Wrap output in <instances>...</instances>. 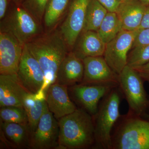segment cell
<instances>
[{
    "instance_id": "27",
    "label": "cell",
    "mask_w": 149,
    "mask_h": 149,
    "mask_svg": "<svg viewBox=\"0 0 149 149\" xmlns=\"http://www.w3.org/2000/svg\"><path fill=\"white\" fill-rule=\"evenodd\" d=\"M149 44V28L140 29L136 37L132 47L133 48Z\"/></svg>"
},
{
    "instance_id": "13",
    "label": "cell",
    "mask_w": 149,
    "mask_h": 149,
    "mask_svg": "<svg viewBox=\"0 0 149 149\" xmlns=\"http://www.w3.org/2000/svg\"><path fill=\"white\" fill-rule=\"evenodd\" d=\"M84 76L82 82L85 84H118V75L107 63L103 56L88 57L83 59Z\"/></svg>"
},
{
    "instance_id": "26",
    "label": "cell",
    "mask_w": 149,
    "mask_h": 149,
    "mask_svg": "<svg viewBox=\"0 0 149 149\" xmlns=\"http://www.w3.org/2000/svg\"><path fill=\"white\" fill-rule=\"evenodd\" d=\"M49 1V0H25L21 6L39 23L42 24Z\"/></svg>"
},
{
    "instance_id": "17",
    "label": "cell",
    "mask_w": 149,
    "mask_h": 149,
    "mask_svg": "<svg viewBox=\"0 0 149 149\" xmlns=\"http://www.w3.org/2000/svg\"><path fill=\"white\" fill-rule=\"evenodd\" d=\"M31 136L28 125L1 121V139L8 147L30 148Z\"/></svg>"
},
{
    "instance_id": "10",
    "label": "cell",
    "mask_w": 149,
    "mask_h": 149,
    "mask_svg": "<svg viewBox=\"0 0 149 149\" xmlns=\"http://www.w3.org/2000/svg\"><path fill=\"white\" fill-rule=\"evenodd\" d=\"M59 137L58 120L46 105L35 131L32 133L30 148L57 149Z\"/></svg>"
},
{
    "instance_id": "5",
    "label": "cell",
    "mask_w": 149,
    "mask_h": 149,
    "mask_svg": "<svg viewBox=\"0 0 149 149\" xmlns=\"http://www.w3.org/2000/svg\"><path fill=\"white\" fill-rule=\"evenodd\" d=\"M1 20L0 31L10 33L24 45L42 34L41 24L21 5L15 4Z\"/></svg>"
},
{
    "instance_id": "24",
    "label": "cell",
    "mask_w": 149,
    "mask_h": 149,
    "mask_svg": "<svg viewBox=\"0 0 149 149\" xmlns=\"http://www.w3.org/2000/svg\"><path fill=\"white\" fill-rule=\"evenodd\" d=\"M0 118L1 121L3 122L28 125L27 113L23 107L6 106L1 107Z\"/></svg>"
},
{
    "instance_id": "3",
    "label": "cell",
    "mask_w": 149,
    "mask_h": 149,
    "mask_svg": "<svg viewBox=\"0 0 149 149\" xmlns=\"http://www.w3.org/2000/svg\"><path fill=\"white\" fill-rule=\"evenodd\" d=\"M111 149H149V119L121 115L112 130Z\"/></svg>"
},
{
    "instance_id": "31",
    "label": "cell",
    "mask_w": 149,
    "mask_h": 149,
    "mask_svg": "<svg viewBox=\"0 0 149 149\" xmlns=\"http://www.w3.org/2000/svg\"><path fill=\"white\" fill-rule=\"evenodd\" d=\"M8 0H0V19L1 20L5 16L7 13Z\"/></svg>"
},
{
    "instance_id": "23",
    "label": "cell",
    "mask_w": 149,
    "mask_h": 149,
    "mask_svg": "<svg viewBox=\"0 0 149 149\" xmlns=\"http://www.w3.org/2000/svg\"><path fill=\"white\" fill-rule=\"evenodd\" d=\"M70 1L49 0L43 19L46 27L52 29L55 27L68 8Z\"/></svg>"
},
{
    "instance_id": "15",
    "label": "cell",
    "mask_w": 149,
    "mask_h": 149,
    "mask_svg": "<svg viewBox=\"0 0 149 149\" xmlns=\"http://www.w3.org/2000/svg\"><path fill=\"white\" fill-rule=\"evenodd\" d=\"M20 83L17 74H0V107H23V101L29 93Z\"/></svg>"
},
{
    "instance_id": "21",
    "label": "cell",
    "mask_w": 149,
    "mask_h": 149,
    "mask_svg": "<svg viewBox=\"0 0 149 149\" xmlns=\"http://www.w3.org/2000/svg\"><path fill=\"white\" fill-rule=\"evenodd\" d=\"M108 12L107 9L97 0H90L87 8L83 32H97Z\"/></svg>"
},
{
    "instance_id": "16",
    "label": "cell",
    "mask_w": 149,
    "mask_h": 149,
    "mask_svg": "<svg viewBox=\"0 0 149 149\" xmlns=\"http://www.w3.org/2000/svg\"><path fill=\"white\" fill-rule=\"evenodd\" d=\"M84 73L83 60L70 51L60 65L56 83L70 87L81 83Z\"/></svg>"
},
{
    "instance_id": "14",
    "label": "cell",
    "mask_w": 149,
    "mask_h": 149,
    "mask_svg": "<svg viewBox=\"0 0 149 149\" xmlns=\"http://www.w3.org/2000/svg\"><path fill=\"white\" fill-rule=\"evenodd\" d=\"M45 100L49 109L57 120L74 112L77 109L70 100L68 87L55 83L46 92Z\"/></svg>"
},
{
    "instance_id": "36",
    "label": "cell",
    "mask_w": 149,
    "mask_h": 149,
    "mask_svg": "<svg viewBox=\"0 0 149 149\" xmlns=\"http://www.w3.org/2000/svg\"><path fill=\"white\" fill-rule=\"evenodd\" d=\"M149 108H149H148V109Z\"/></svg>"
},
{
    "instance_id": "6",
    "label": "cell",
    "mask_w": 149,
    "mask_h": 149,
    "mask_svg": "<svg viewBox=\"0 0 149 149\" xmlns=\"http://www.w3.org/2000/svg\"><path fill=\"white\" fill-rule=\"evenodd\" d=\"M144 81L133 68L127 65L118 75V86L128 103V112L142 116L149 107Z\"/></svg>"
},
{
    "instance_id": "29",
    "label": "cell",
    "mask_w": 149,
    "mask_h": 149,
    "mask_svg": "<svg viewBox=\"0 0 149 149\" xmlns=\"http://www.w3.org/2000/svg\"><path fill=\"white\" fill-rule=\"evenodd\" d=\"M133 68L139 73L144 81L149 83V62Z\"/></svg>"
},
{
    "instance_id": "19",
    "label": "cell",
    "mask_w": 149,
    "mask_h": 149,
    "mask_svg": "<svg viewBox=\"0 0 149 149\" xmlns=\"http://www.w3.org/2000/svg\"><path fill=\"white\" fill-rule=\"evenodd\" d=\"M76 47L71 51L79 58L83 60L88 57L103 56L106 44L99 37L97 32H83Z\"/></svg>"
},
{
    "instance_id": "32",
    "label": "cell",
    "mask_w": 149,
    "mask_h": 149,
    "mask_svg": "<svg viewBox=\"0 0 149 149\" xmlns=\"http://www.w3.org/2000/svg\"><path fill=\"white\" fill-rule=\"evenodd\" d=\"M16 5H21L25 0H10Z\"/></svg>"
},
{
    "instance_id": "11",
    "label": "cell",
    "mask_w": 149,
    "mask_h": 149,
    "mask_svg": "<svg viewBox=\"0 0 149 149\" xmlns=\"http://www.w3.org/2000/svg\"><path fill=\"white\" fill-rule=\"evenodd\" d=\"M17 74L20 83L28 92L36 94L42 91L45 83L44 72L25 45Z\"/></svg>"
},
{
    "instance_id": "12",
    "label": "cell",
    "mask_w": 149,
    "mask_h": 149,
    "mask_svg": "<svg viewBox=\"0 0 149 149\" xmlns=\"http://www.w3.org/2000/svg\"><path fill=\"white\" fill-rule=\"evenodd\" d=\"M24 46L13 35L0 31V74L17 73Z\"/></svg>"
},
{
    "instance_id": "22",
    "label": "cell",
    "mask_w": 149,
    "mask_h": 149,
    "mask_svg": "<svg viewBox=\"0 0 149 149\" xmlns=\"http://www.w3.org/2000/svg\"><path fill=\"white\" fill-rule=\"evenodd\" d=\"M123 30L122 24L116 12H108L97 33L105 44H107Z\"/></svg>"
},
{
    "instance_id": "35",
    "label": "cell",
    "mask_w": 149,
    "mask_h": 149,
    "mask_svg": "<svg viewBox=\"0 0 149 149\" xmlns=\"http://www.w3.org/2000/svg\"><path fill=\"white\" fill-rule=\"evenodd\" d=\"M122 2H123L125 1H127V0H120Z\"/></svg>"
},
{
    "instance_id": "1",
    "label": "cell",
    "mask_w": 149,
    "mask_h": 149,
    "mask_svg": "<svg viewBox=\"0 0 149 149\" xmlns=\"http://www.w3.org/2000/svg\"><path fill=\"white\" fill-rule=\"evenodd\" d=\"M42 69L45 83L41 92L46 93L56 82L60 65L70 52L69 47L59 30L42 34L25 45Z\"/></svg>"
},
{
    "instance_id": "2",
    "label": "cell",
    "mask_w": 149,
    "mask_h": 149,
    "mask_svg": "<svg viewBox=\"0 0 149 149\" xmlns=\"http://www.w3.org/2000/svg\"><path fill=\"white\" fill-rule=\"evenodd\" d=\"M58 149H94L95 126L93 116L80 108L58 120Z\"/></svg>"
},
{
    "instance_id": "4",
    "label": "cell",
    "mask_w": 149,
    "mask_h": 149,
    "mask_svg": "<svg viewBox=\"0 0 149 149\" xmlns=\"http://www.w3.org/2000/svg\"><path fill=\"white\" fill-rule=\"evenodd\" d=\"M123 98L119 86L112 89L101 100L97 113L93 116L95 126L94 149H111V135L121 114L119 108Z\"/></svg>"
},
{
    "instance_id": "18",
    "label": "cell",
    "mask_w": 149,
    "mask_h": 149,
    "mask_svg": "<svg viewBox=\"0 0 149 149\" xmlns=\"http://www.w3.org/2000/svg\"><path fill=\"white\" fill-rule=\"evenodd\" d=\"M147 7L138 0H127L120 4L116 13L123 30L139 29Z\"/></svg>"
},
{
    "instance_id": "9",
    "label": "cell",
    "mask_w": 149,
    "mask_h": 149,
    "mask_svg": "<svg viewBox=\"0 0 149 149\" xmlns=\"http://www.w3.org/2000/svg\"><path fill=\"white\" fill-rule=\"evenodd\" d=\"M90 1L70 0L67 15L60 27V31L70 51L83 32Z\"/></svg>"
},
{
    "instance_id": "30",
    "label": "cell",
    "mask_w": 149,
    "mask_h": 149,
    "mask_svg": "<svg viewBox=\"0 0 149 149\" xmlns=\"http://www.w3.org/2000/svg\"><path fill=\"white\" fill-rule=\"evenodd\" d=\"M149 28V6L147 7L139 29Z\"/></svg>"
},
{
    "instance_id": "8",
    "label": "cell",
    "mask_w": 149,
    "mask_h": 149,
    "mask_svg": "<svg viewBox=\"0 0 149 149\" xmlns=\"http://www.w3.org/2000/svg\"><path fill=\"white\" fill-rule=\"evenodd\" d=\"M116 83L85 84L78 83L69 87L72 99L79 106L92 116L97 113L101 100L113 88Z\"/></svg>"
},
{
    "instance_id": "25",
    "label": "cell",
    "mask_w": 149,
    "mask_h": 149,
    "mask_svg": "<svg viewBox=\"0 0 149 149\" xmlns=\"http://www.w3.org/2000/svg\"><path fill=\"white\" fill-rule=\"evenodd\" d=\"M133 49L128 54L127 65L135 68L149 62V44Z\"/></svg>"
},
{
    "instance_id": "20",
    "label": "cell",
    "mask_w": 149,
    "mask_h": 149,
    "mask_svg": "<svg viewBox=\"0 0 149 149\" xmlns=\"http://www.w3.org/2000/svg\"><path fill=\"white\" fill-rule=\"evenodd\" d=\"M46 105L45 93H29L24 97L23 107L27 113L31 134L37 128Z\"/></svg>"
},
{
    "instance_id": "7",
    "label": "cell",
    "mask_w": 149,
    "mask_h": 149,
    "mask_svg": "<svg viewBox=\"0 0 149 149\" xmlns=\"http://www.w3.org/2000/svg\"><path fill=\"white\" fill-rule=\"evenodd\" d=\"M140 31L122 30L106 44L103 57L112 70L118 75L128 63V52Z\"/></svg>"
},
{
    "instance_id": "33",
    "label": "cell",
    "mask_w": 149,
    "mask_h": 149,
    "mask_svg": "<svg viewBox=\"0 0 149 149\" xmlns=\"http://www.w3.org/2000/svg\"><path fill=\"white\" fill-rule=\"evenodd\" d=\"M142 116H143V117L145 118H147V119H149V113H146L143 115Z\"/></svg>"
},
{
    "instance_id": "34",
    "label": "cell",
    "mask_w": 149,
    "mask_h": 149,
    "mask_svg": "<svg viewBox=\"0 0 149 149\" xmlns=\"http://www.w3.org/2000/svg\"><path fill=\"white\" fill-rule=\"evenodd\" d=\"M140 1L142 3H143L144 4H146L149 5V0H140Z\"/></svg>"
},
{
    "instance_id": "28",
    "label": "cell",
    "mask_w": 149,
    "mask_h": 149,
    "mask_svg": "<svg viewBox=\"0 0 149 149\" xmlns=\"http://www.w3.org/2000/svg\"><path fill=\"white\" fill-rule=\"evenodd\" d=\"M108 12H116L122 2L120 0H97Z\"/></svg>"
}]
</instances>
